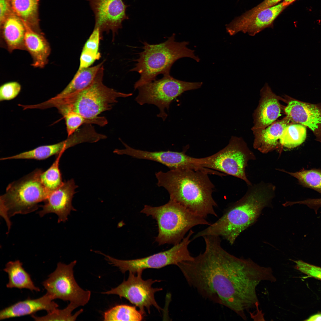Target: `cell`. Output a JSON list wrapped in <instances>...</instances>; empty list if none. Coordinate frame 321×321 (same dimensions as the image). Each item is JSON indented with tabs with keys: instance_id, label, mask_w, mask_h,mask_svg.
Masks as SVG:
<instances>
[{
	"instance_id": "obj_1",
	"label": "cell",
	"mask_w": 321,
	"mask_h": 321,
	"mask_svg": "<svg viewBox=\"0 0 321 321\" xmlns=\"http://www.w3.org/2000/svg\"><path fill=\"white\" fill-rule=\"evenodd\" d=\"M204 252L177 265L189 286L202 297L224 306L243 319L260 313L257 287L262 281L276 278L271 267L250 258H238L222 247L220 237H203Z\"/></svg>"
},
{
	"instance_id": "obj_2",
	"label": "cell",
	"mask_w": 321,
	"mask_h": 321,
	"mask_svg": "<svg viewBox=\"0 0 321 321\" xmlns=\"http://www.w3.org/2000/svg\"><path fill=\"white\" fill-rule=\"evenodd\" d=\"M210 174L217 175L218 172L210 169L186 168L160 171L155 175L158 186L168 191L170 199L206 218L209 215L217 217L214 209L217 204L212 196L214 186L208 177Z\"/></svg>"
},
{
	"instance_id": "obj_3",
	"label": "cell",
	"mask_w": 321,
	"mask_h": 321,
	"mask_svg": "<svg viewBox=\"0 0 321 321\" xmlns=\"http://www.w3.org/2000/svg\"><path fill=\"white\" fill-rule=\"evenodd\" d=\"M247 186L242 197L228 207L216 221L197 233L193 239L221 237L233 245L240 233L256 221L262 210L271 204L275 196L276 187L271 182L261 181Z\"/></svg>"
},
{
	"instance_id": "obj_4",
	"label": "cell",
	"mask_w": 321,
	"mask_h": 321,
	"mask_svg": "<svg viewBox=\"0 0 321 321\" xmlns=\"http://www.w3.org/2000/svg\"><path fill=\"white\" fill-rule=\"evenodd\" d=\"M103 72L87 87L80 91L61 96L56 95L44 102L45 108L55 107L63 116L74 112L88 118L98 116L111 110L119 97L132 96V93L117 92L103 83Z\"/></svg>"
},
{
	"instance_id": "obj_5",
	"label": "cell",
	"mask_w": 321,
	"mask_h": 321,
	"mask_svg": "<svg viewBox=\"0 0 321 321\" xmlns=\"http://www.w3.org/2000/svg\"><path fill=\"white\" fill-rule=\"evenodd\" d=\"M175 37L173 34L165 41L158 44L142 43L143 50L139 53V58L134 60L136 62L135 66L130 70L140 75L139 79L134 84L135 90L155 80L159 74H170L172 65L180 58L188 57L199 62L194 51L188 47V42H176Z\"/></svg>"
},
{
	"instance_id": "obj_6",
	"label": "cell",
	"mask_w": 321,
	"mask_h": 321,
	"mask_svg": "<svg viewBox=\"0 0 321 321\" xmlns=\"http://www.w3.org/2000/svg\"><path fill=\"white\" fill-rule=\"evenodd\" d=\"M41 170L37 169L10 184L0 198V213L6 223L8 231L12 225L10 218L18 214H26L38 209V203L45 200L51 193L40 179Z\"/></svg>"
},
{
	"instance_id": "obj_7",
	"label": "cell",
	"mask_w": 321,
	"mask_h": 321,
	"mask_svg": "<svg viewBox=\"0 0 321 321\" xmlns=\"http://www.w3.org/2000/svg\"><path fill=\"white\" fill-rule=\"evenodd\" d=\"M140 212L155 219L158 234L155 241L159 245H174L180 243L186 233L193 227L200 225H209L206 218L190 212L179 203L170 199L158 207L145 205Z\"/></svg>"
},
{
	"instance_id": "obj_8",
	"label": "cell",
	"mask_w": 321,
	"mask_h": 321,
	"mask_svg": "<svg viewBox=\"0 0 321 321\" xmlns=\"http://www.w3.org/2000/svg\"><path fill=\"white\" fill-rule=\"evenodd\" d=\"M256 157L247 144L240 137L232 136L228 144L215 153L206 157L198 158L202 167L221 172L244 181L247 185L252 183L246 172L248 162Z\"/></svg>"
},
{
	"instance_id": "obj_9",
	"label": "cell",
	"mask_w": 321,
	"mask_h": 321,
	"mask_svg": "<svg viewBox=\"0 0 321 321\" xmlns=\"http://www.w3.org/2000/svg\"><path fill=\"white\" fill-rule=\"evenodd\" d=\"M160 79L155 80L139 87L135 100L143 105L147 104L156 106L159 110L157 117L165 121L168 111L173 101L183 92L200 88L202 82H190L176 79L170 74L163 75Z\"/></svg>"
},
{
	"instance_id": "obj_10",
	"label": "cell",
	"mask_w": 321,
	"mask_h": 321,
	"mask_svg": "<svg viewBox=\"0 0 321 321\" xmlns=\"http://www.w3.org/2000/svg\"><path fill=\"white\" fill-rule=\"evenodd\" d=\"M194 233L191 229L188 235L179 243L170 249L146 257L129 260L118 259L105 254V259L109 264L117 267L123 273L129 271L134 273L142 272L146 269H158L168 265H177L182 262L192 260L194 257L191 254L188 246L190 238Z\"/></svg>"
},
{
	"instance_id": "obj_11",
	"label": "cell",
	"mask_w": 321,
	"mask_h": 321,
	"mask_svg": "<svg viewBox=\"0 0 321 321\" xmlns=\"http://www.w3.org/2000/svg\"><path fill=\"white\" fill-rule=\"evenodd\" d=\"M76 262V260L67 265L58 262L55 270L42 284L47 293L54 300L69 301L79 306H84L88 302L91 292L81 288L75 279L73 268Z\"/></svg>"
},
{
	"instance_id": "obj_12",
	"label": "cell",
	"mask_w": 321,
	"mask_h": 321,
	"mask_svg": "<svg viewBox=\"0 0 321 321\" xmlns=\"http://www.w3.org/2000/svg\"><path fill=\"white\" fill-rule=\"evenodd\" d=\"M142 272L136 273L129 272L128 278L117 287L102 293L107 294H115L121 298H124L132 304L138 307L139 311L143 314L144 309L150 313V308L153 306L160 311L161 309L155 300V293L161 291L162 288H153L152 284L160 280L149 279L144 280L141 278Z\"/></svg>"
},
{
	"instance_id": "obj_13",
	"label": "cell",
	"mask_w": 321,
	"mask_h": 321,
	"mask_svg": "<svg viewBox=\"0 0 321 321\" xmlns=\"http://www.w3.org/2000/svg\"><path fill=\"white\" fill-rule=\"evenodd\" d=\"M93 12L94 27L100 29L101 34L111 32L114 37L118 30L122 28V22L129 19L127 8L130 5L123 0H88Z\"/></svg>"
},
{
	"instance_id": "obj_14",
	"label": "cell",
	"mask_w": 321,
	"mask_h": 321,
	"mask_svg": "<svg viewBox=\"0 0 321 321\" xmlns=\"http://www.w3.org/2000/svg\"><path fill=\"white\" fill-rule=\"evenodd\" d=\"M121 141L125 148L116 149L114 151V153L158 162L168 167L170 170L186 168L200 169L202 168L198 163L197 158L185 154L186 149L181 152L170 150L151 152L135 149Z\"/></svg>"
},
{
	"instance_id": "obj_15",
	"label": "cell",
	"mask_w": 321,
	"mask_h": 321,
	"mask_svg": "<svg viewBox=\"0 0 321 321\" xmlns=\"http://www.w3.org/2000/svg\"><path fill=\"white\" fill-rule=\"evenodd\" d=\"M77 187L73 179H71L51 192L41 206L42 209L38 213L40 216L55 213L58 217V223L65 222L70 212L76 210L72 205V201Z\"/></svg>"
},
{
	"instance_id": "obj_16",
	"label": "cell",
	"mask_w": 321,
	"mask_h": 321,
	"mask_svg": "<svg viewBox=\"0 0 321 321\" xmlns=\"http://www.w3.org/2000/svg\"><path fill=\"white\" fill-rule=\"evenodd\" d=\"M290 122L299 123L310 128L317 140L321 141V107L319 106L291 100L284 108Z\"/></svg>"
},
{
	"instance_id": "obj_17",
	"label": "cell",
	"mask_w": 321,
	"mask_h": 321,
	"mask_svg": "<svg viewBox=\"0 0 321 321\" xmlns=\"http://www.w3.org/2000/svg\"><path fill=\"white\" fill-rule=\"evenodd\" d=\"M280 100H284L266 83L261 90L259 104L253 114V131L265 128L281 116Z\"/></svg>"
},
{
	"instance_id": "obj_18",
	"label": "cell",
	"mask_w": 321,
	"mask_h": 321,
	"mask_svg": "<svg viewBox=\"0 0 321 321\" xmlns=\"http://www.w3.org/2000/svg\"><path fill=\"white\" fill-rule=\"evenodd\" d=\"M53 300L51 296L46 292L38 298H28L18 302L0 311V320L32 315L42 310L50 312L58 306Z\"/></svg>"
},
{
	"instance_id": "obj_19",
	"label": "cell",
	"mask_w": 321,
	"mask_h": 321,
	"mask_svg": "<svg viewBox=\"0 0 321 321\" xmlns=\"http://www.w3.org/2000/svg\"><path fill=\"white\" fill-rule=\"evenodd\" d=\"M291 123L286 116L265 129L253 131L254 148L263 154L276 150L281 153L282 149L280 144V137L284 128Z\"/></svg>"
},
{
	"instance_id": "obj_20",
	"label": "cell",
	"mask_w": 321,
	"mask_h": 321,
	"mask_svg": "<svg viewBox=\"0 0 321 321\" xmlns=\"http://www.w3.org/2000/svg\"><path fill=\"white\" fill-rule=\"evenodd\" d=\"M25 24L13 12L0 24V43L3 48L11 53L15 50H25Z\"/></svg>"
},
{
	"instance_id": "obj_21",
	"label": "cell",
	"mask_w": 321,
	"mask_h": 321,
	"mask_svg": "<svg viewBox=\"0 0 321 321\" xmlns=\"http://www.w3.org/2000/svg\"><path fill=\"white\" fill-rule=\"evenodd\" d=\"M22 21L26 28L24 39L25 50L32 57L31 65L35 68H43L48 63L51 52L49 43L43 33L35 31Z\"/></svg>"
},
{
	"instance_id": "obj_22",
	"label": "cell",
	"mask_w": 321,
	"mask_h": 321,
	"mask_svg": "<svg viewBox=\"0 0 321 321\" xmlns=\"http://www.w3.org/2000/svg\"><path fill=\"white\" fill-rule=\"evenodd\" d=\"M82 139L77 133L67 137L66 140L59 143L49 145L40 146L27 151L12 156L4 158L2 160L12 159H34L41 160L54 155H59L67 149L81 143Z\"/></svg>"
},
{
	"instance_id": "obj_23",
	"label": "cell",
	"mask_w": 321,
	"mask_h": 321,
	"mask_svg": "<svg viewBox=\"0 0 321 321\" xmlns=\"http://www.w3.org/2000/svg\"><path fill=\"white\" fill-rule=\"evenodd\" d=\"M289 4L283 1L258 13L251 19L241 27L238 32L254 36L266 28L273 26L277 16Z\"/></svg>"
},
{
	"instance_id": "obj_24",
	"label": "cell",
	"mask_w": 321,
	"mask_h": 321,
	"mask_svg": "<svg viewBox=\"0 0 321 321\" xmlns=\"http://www.w3.org/2000/svg\"><path fill=\"white\" fill-rule=\"evenodd\" d=\"M19 260L11 261L6 265L4 271L8 275L9 281L6 284L8 288L26 289L31 291L39 292V288L35 286L29 274L23 268Z\"/></svg>"
},
{
	"instance_id": "obj_25",
	"label": "cell",
	"mask_w": 321,
	"mask_h": 321,
	"mask_svg": "<svg viewBox=\"0 0 321 321\" xmlns=\"http://www.w3.org/2000/svg\"><path fill=\"white\" fill-rule=\"evenodd\" d=\"M104 72L103 62L93 67L78 69L65 88L56 95L61 96L72 93L87 87L101 73Z\"/></svg>"
},
{
	"instance_id": "obj_26",
	"label": "cell",
	"mask_w": 321,
	"mask_h": 321,
	"mask_svg": "<svg viewBox=\"0 0 321 321\" xmlns=\"http://www.w3.org/2000/svg\"><path fill=\"white\" fill-rule=\"evenodd\" d=\"M40 0H10L13 12L35 31L43 33L39 27Z\"/></svg>"
},
{
	"instance_id": "obj_27",
	"label": "cell",
	"mask_w": 321,
	"mask_h": 321,
	"mask_svg": "<svg viewBox=\"0 0 321 321\" xmlns=\"http://www.w3.org/2000/svg\"><path fill=\"white\" fill-rule=\"evenodd\" d=\"M306 136V126L299 123H291L284 129L280 136L279 142L283 147L291 149L301 144Z\"/></svg>"
},
{
	"instance_id": "obj_28",
	"label": "cell",
	"mask_w": 321,
	"mask_h": 321,
	"mask_svg": "<svg viewBox=\"0 0 321 321\" xmlns=\"http://www.w3.org/2000/svg\"><path fill=\"white\" fill-rule=\"evenodd\" d=\"M63 117L65 120L67 137L73 134L83 125L95 124L103 126L108 123L107 119L104 117L88 118L73 111L67 113Z\"/></svg>"
},
{
	"instance_id": "obj_29",
	"label": "cell",
	"mask_w": 321,
	"mask_h": 321,
	"mask_svg": "<svg viewBox=\"0 0 321 321\" xmlns=\"http://www.w3.org/2000/svg\"><path fill=\"white\" fill-rule=\"evenodd\" d=\"M143 314L135 306L126 305L116 306L104 312V321H141Z\"/></svg>"
},
{
	"instance_id": "obj_30",
	"label": "cell",
	"mask_w": 321,
	"mask_h": 321,
	"mask_svg": "<svg viewBox=\"0 0 321 321\" xmlns=\"http://www.w3.org/2000/svg\"><path fill=\"white\" fill-rule=\"evenodd\" d=\"M276 169L289 174L296 178L303 186L313 189L321 194V170L311 169L291 172L283 169Z\"/></svg>"
},
{
	"instance_id": "obj_31",
	"label": "cell",
	"mask_w": 321,
	"mask_h": 321,
	"mask_svg": "<svg viewBox=\"0 0 321 321\" xmlns=\"http://www.w3.org/2000/svg\"><path fill=\"white\" fill-rule=\"evenodd\" d=\"M63 153L58 155L51 166L45 171H42L40 174L42 183L50 192L59 188L64 182L59 167V160Z\"/></svg>"
},
{
	"instance_id": "obj_32",
	"label": "cell",
	"mask_w": 321,
	"mask_h": 321,
	"mask_svg": "<svg viewBox=\"0 0 321 321\" xmlns=\"http://www.w3.org/2000/svg\"><path fill=\"white\" fill-rule=\"evenodd\" d=\"M78 307L76 304L70 302L64 309H60L57 308L43 316H37L33 314L31 316L36 321H75L83 311L81 309L74 314H72V311Z\"/></svg>"
},
{
	"instance_id": "obj_33",
	"label": "cell",
	"mask_w": 321,
	"mask_h": 321,
	"mask_svg": "<svg viewBox=\"0 0 321 321\" xmlns=\"http://www.w3.org/2000/svg\"><path fill=\"white\" fill-rule=\"evenodd\" d=\"M282 0H264L257 6L245 12L237 18L238 23L243 25L251 19L258 13L274 6Z\"/></svg>"
},
{
	"instance_id": "obj_34",
	"label": "cell",
	"mask_w": 321,
	"mask_h": 321,
	"mask_svg": "<svg viewBox=\"0 0 321 321\" xmlns=\"http://www.w3.org/2000/svg\"><path fill=\"white\" fill-rule=\"evenodd\" d=\"M21 87L16 81L8 82L0 87V101L9 100L16 97L20 93Z\"/></svg>"
},
{
	"instance_id": "obj_35",
	"label": "cell",
	"mask_w": 321,
	"mask_h": 321,
	"mask_svg": "<svg viewBox=\"0 0 321 321\" xmlns=\"http://www.w3.org/2000/svg\"><path fill=\"white\" fill-rule=\"evenodd\" d=\"M102 38V35L99 29L94 27L92 32L84 44L82 50L92 54L101 55L99 51V48L100 40Z\"/></svg>"
},
{
	"instance_id": "obj_36",
	"label": "cell",
	"mask_w": 321,
	"mask_h": 321,
	"mask_svg": "<svg viewBox=\"0 0 321 321\" xmlns=\"http://www.w3.org/2000/svg\"><path fill=\"white\" fill-rule=\"evenodd\" d=\"M296 268L309 276L321 280V268L310 264L302 260L296 262Z\"/></svg>"
},
{
	"instance_id": "obj_37",
	"label": "cell",
	"mask_w": 321,
	"mask_h": 321,
	"mask_svg": "<svg viewBox=\"0 0 321 321\" xmlns=\"http://www.w3.org/2000/svg\"><path fill=\"white\" fill-rule=\"evenodd\" d=\"M100 57L101 56L91 54L82 50L80 57L78 69L90 67L96 60L99 59Z\"/></svg>"
},
{
	"instance_id": "obj_38",
	"label": "cell",
	"mask_w": 321,
	"mask_h": 321,
	"mask_svg": "<svg viewBox=\"0 0 321 321\" xmlns=\"http://www.w3.org/2000/svg\"><path fill=\"white\" fill-rule=\"evenodd\" d=\"M12 12L10 0H0V24Z\"/></svg>"
},
{
	"instance_id": "obj_39",
	"label": "cell",
	"mask_w": 321,
	"mask_h": 321,
	"mask_svg": "<svg viewBox=\"0 0 321 321\" xmlns=\"http://www.w3.org/2000/svg\"><path fill=\"white\" fill-rule=\"evenodd\" d=\"M300 203L306 205L309 207L314 209L316 212L319 208L321 207V198L309 199L301 200Z\"/></svg>"
},
{
	"instance_id": "obj_40",
	"label": "cell",
	"mask_w": 321,
	"mask_h": 321,
	"mask_svg": "<svg viewBox=\"0 0 321 321\" xmlns=\"http://www.w3.org/2000/svg\"><path fill=\"white\" fill-rule=\"evenodd\" d=\"M306 321H321V313H318L313 315L307 319Z\"/></svg>"
},
{
	"instance_id": "obj_41",
	"label": "cell",
	"mask_w": 321,
	"mask_h": 321,
	"mask_svg": "<svg viewBox=\"0 0 321 321\" xmlns=\"http://www.w3.org/2000/svg\"><path fill=\"white\" fill-rule=\"evenodd\" d=\"M296 0H284V1L290 4Z\"/></svg>"
}]
</instances>
